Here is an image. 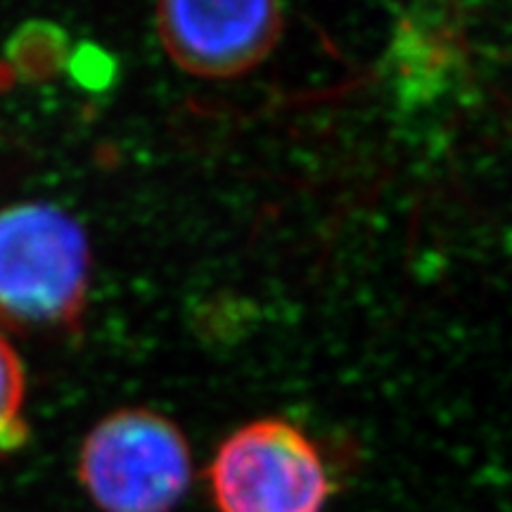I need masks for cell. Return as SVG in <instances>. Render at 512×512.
<instances>
[{"label":"cell","mask_w":512,"mask_h":512,"mask_svg":"<svg viewBox=\"0 0 512 512\" xmlns=\"http://www.w3.org/2000/svg\"><path fill=\"white\" fill-rule=\"evenodd\" d=\"M91 249L79 221L53 204L0 209V325L60 335L81 325Z\"/></svg>","instance_id":"cell-1"},{"label":"cell","mask_w":512,"mask_h":512,"mask_svg":"<svg viewBox=\"0 0 512 512\" xmlns=\"http://www.w3.org/2000/svg\"><path fill=\"white\" fill-rule=\"evenodd\" d=\"M190 475L185 434L147 408L107 415L81 448V484L102 512H171Z\"/></svg>","instance_id":"cell-2"},{"label":"cell","mask_w":512,"mask_h":512,"mask_svg":"<svg viewBox=\"0 0 512 512\" xmlns=\"http://www.w3.org/2000/svg\"><path fill=\"white\" fill-rule=\"evenodd\" d=\"M219 512H323L332 494L318 446L285 420L235 430L209 467Z\"/></svg>","instance_id":"cell-3"},{"label":"cell","mask_w":512,"mask_h":512,"mask_svg":"<svg viewBox=\"0 0 512 512\" xmlns=\"http://www.w3.org/2000/svg\"><path fill=\"white\" fill-rule=\"evenodd\" d=\"M159 41L183 72L235 79L259 67L283 36L278 3H162Z\"/></svg>","instance_id":"cell-4"},{"label":"cell","mask_w":512,"mask_h":512,"mask_svg":"<svg viewBox=\"0 0 512 512\" xmlns=\"http://www.w3.org/2000/svg\"><path fill=\"white\" fill-rule=\"evenodd\" d=\"M24 368L17 351L0 332V448L17 446L24 439Z\"/></svg>","instance_id":"cell-5"}]
</instances>
